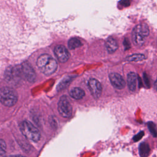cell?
Instances as JSON below:
<instances>
[{"instance_id": "obj_9", "label": "cell", "mask_w": 157, "mask_h": 157, "mask_svg": "<svg viewBox=\"0 0 157 157\" xmlns=\"http://www.w3.org/2000/svg\"><path fill=\"white\" fill-rule=\"evenodd\" d=\"M109 78L112 85L114 88L121 90L125 86V81L123 77L120 74L115 72H112L109 75Z\"/></svg>"}, {"instance_id": "obj_21", "label": "cell", "mask_w": 157, "mask_h": 157, "mask_svg": "<svg viewBox=\"0 0 157 157\" xmlns=\"http://www.w3.org/2000/svg\"><path fill=\"white\" fill-rule=\"evenodd\" d=\"M9 157H24V156H9Z\"/></svg>"}, {"instance_id": "obj_4", "label": "cell", "mask_w": 157, "mask_h": 157, "mask_svg": "<svg viewBox=\"0 0 157 157\" xmlns=\"http://www.w3.org/2000/svg\"><path fill=\"white\" fill-rule=\"evenodd\" d=\"M20 129L27 139L33 142H37L40 139V134L39 130L30 122L23 121L20 124Z\"/></svg>"}, {"instance_id": "obj_10", "label": "cell", "mask_w": 157, "mask_h": 157, "mask_svg": "<svg viewBox=\"0 0 157 157\" xmlns=\"http://www.w3.org/2000/svg\"><path fill=\"white\" fill-rule=\"evenodd\" d=\"M137 78H138L137 75L134 72H131L128 74V77H127L128 86L129 89L132 91H135L136 89Z\"/></svg>"}, {"instance_id": "obj_3", "label": "cell", "mask_w": 157, "mask_h": 157, "mask_svg": "<svg viewBox=\"0 0 157 157\" xmlns=\"http://www.w3.org/2000/svg\"><path fill=\"white\" fill-rule=\"evenodd\" d=\"M18 96L16 91L9 87L0 89V101L4 105L10 107L16 104Z\"/></svg>"}, {"instance_id": "obj_12", "label": "cell", "mask_w": 157, "mask_h": 157, "mask_svg": "<svg viewBox=\"0 0 157 157\" xmlns=\"http://www.w3.org/2000/svg\"><path fill=\"white\" fill-rule=\"evenodd\" d=\"M70 96L75 99H80L85 96V91L80 88L75 87L70 91Z\"/></svg>"}, {"instance_id": "obj_20", "label": "cell", "mask_w": 157, "mask_h": 157, "mask_svg": "<svg viewBox=\"0 0 157 157\" xmlns=\"http://www.w3.org/2000/svg\"><path fill=\"white\" fill-rule=\"evenodd\" d=\"M155 86L156 90H157V79H156V81H155Z\"/></svg>"}, {"instance_id": "obj_17", "label": "cell", "mask_w": 157, "mask_h": 157, "mask_svg": "<svg viewBox=\"0 0 157 157\" xmlns=\"http://www.w3.org/2000/svg\"><path fill=\"white\" fill-rule=\"evenodd\" d=\"M6 145L5 142L0 139V157H4L6 154Z\"/></svg>"}, {"instance_id": "obj_1", "label": "cell", "mask_w": 157, "mask_h": 157, "mask_svg": "<svg viewBox=\"0 0 157 157\" xmlns=\"http://www.w3.org/2000/svg\"><path fill=\"white\" fill-rule=\"evenodd\" d=\"M36 63L40 71L47 75L53 74L58 67L56 61L48 54L41 55L38 58Z\"/></svg>"}, {"instance_id": "obj_2", "label": "cell", "mask_w": 157, "mask_h": 157, "mask_svg": "<svg viewBox=\"0 0 157 157\" xmlns=\"http://www.w3.org/2000/svg\"><path fill=\"white\" fill-rule=\"evenodd\" d=\"M149 34V28L145 23L136 25L132 33V39L134 44L137 47L144 45L146 37Z\"/></svg>"}, {"instance_id": "obj_18", "label": "cell", "mask_w": 157, "mask_h": 157, "mask_svg": "<svg viewBox=\"0 0 157 157\" xmlns=\"http://www.w3.org/2000/svg\"><path fill=\"white\" fill-rule=\"evenodd\" d=\"M144 136V132L143 131H141L140 132H139L137 135H136L134 138H133V140L135 141V142H137L138 140H139Z\"/></svg>"}, {"instance_id": "obj_5", "label": "cell", "mask_w": 157, "mask_h": 157, "mask_svg": "<svg viewBox=\"0 0 157 157\" xmlns=\"http://www.w3.org/2000/svg\"><path fill=\"white\" fill-rule=\"evenodd\" d=\"M58 109L59 114L64 118H69L72 115V106L66 96H62L59 102Z\"/></svg>"}, {"instance_id": "obj_13", "label": "cell", "mask_w": 157, "mask_h": 157, "mask_svg": "<svg viewBox=\"0 0 157 157\" xmlns=\"http://www.w3.org/2000/svg\"><path fill=\"white\" fill-rule=\"evenodd\" d=\"M150 153L149 145L145 142L141 143L139 146V154L141 157H147Z\"/></svg>"}, {"instance_id": "obj_7", "label": "cell", "mask_w": 157, "mask_h": 157, "mask_svg": "<svg viewBox=\"0 0 157 157\" xmlns=\"http://www.w3.org/2000/svg\"><path fill=\"white\" fill-rule=\"evenodd\" d=\"M54 53L58 61L61 63L66 62L70 56L67 49L62 45H57L54 49Z\"/></svg>"}, {"instance_id": "obj_14", "label": "cell", "mask_w": 157, "mask_h": 157, "mask_svg": "<svg viewBox=\"0 0 157 157\" xmlns=\"http://www.w3.org/2000/svg\"><path fill=\"white\" fill-rule=\"evenodd\" d=\"M82 43L80 40L76 37H72L68 41V47L71 50H74L76 48L80 47Z\"/></svg>"}, {"instance_id": "obj_19", "label": "cell", "mask_w": 157, "mask_h": 157, "mask_svg": "<svg viewBox=\"0 0 157 157\" xmlns=\"http://www.w3.org/2000/svg\"><path fill=\"white\" fill-rule=\"evenodd\" d=\"M147 78V76H146V75H145V76L144 75V80H145V83H146V85H147V86H149V83H148V79Z\"/></svg>"}, {"instance_id": "obj_8", "label": "cell", "mask_w": 157, "mask_h": 157, "mask_svg": "<svg viewBox=\"0 0 157 157\" xmlns=\"http://www.w3.org/2000/svg\"><path fill=\"white\" fill-rule=\"evenodd\" d=\"M88 85L93 96L94 98H98L102 92V86L100 82L95 78H91L88 81Z\"/></svg>"}, {"instance_id": "obj_15", "label": "cell", "mask_w": 157, "mask_h": 157, "mask_svg": "<svg viewBox=\"0 0 157 157\" xmlns=\"http://www.w3.org/2000/svg\"><path fill=\"white\" fill-rule=\"evenodd\" d=\"M145 59V56L143 54L141 53H136V54H132L130 56H128L126 58V60L128 61H142Z\"/></svg>"}, {"instance_id": "obj_6", "label": "cell", "mask_w": 157, "mask_h": 157, "mask_svg": "<svg viewBox=\"0 0 157 157\" xmlns=\"http://www.w3.org/2000/svg\"><path fill=\"white\" fill-rule=\"evenodd\" d=\"M20 69L21 72L29 82H33L35 80L36 73L33 67L28 62L23 63L20 66Z\"/></svg>"}, {"instance_id": "obj_16", "label": "cell", "mask_w": 157, "mask_h": 157, "mask_svg": "<svg viewBox=\"0 0 157 157\" xmlns=\"http://www.w3.org/2000/svg\"><path fill=\"white\" fill-rule=\"evenodd\" d=\"M148 129H149L150 132H151V134L153 136L156 137L157 135V129H156L155 124L152 122H149V123H148Z\"/></svg>"}, {"instance_id": "obj_11", "label": "cell", "mask_w": 157, "mask_h": 157, "mask_svg": "<svg viewBox=\"0 0 157 157\" xmlns=\"http://www.w3.org/2000/svg\"><path fill=\"white\" fill-rule=\"evenodd\" d=\"M105 47L109 53H113L117 50L118 45L116 40L110 37H109L105 42Z\"/></svg>"}]
</instances>
